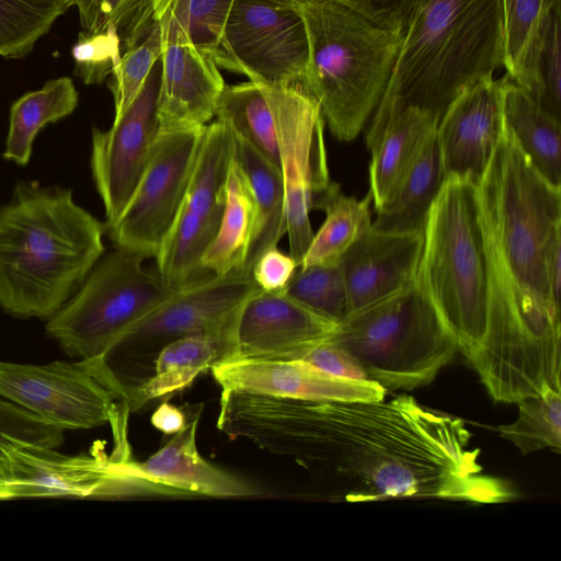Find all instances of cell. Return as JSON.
Returning <instances> with one entry per match:
<instances>
[{"label": "cell", "mask_w": 561, "mask_h": 561, "mask_svg": "<svg viewBox=\"0 0 561 561\" xmlns=\"http://www.w3.org/2000/svg\"><path fill=\"white\" fill-rule=\"evenodd\" d=\"M217 428L331 479L350 502L515 496L481 473L462 420L410 396L339 401L221 391Z\"/></svg>", "instance_id": "obj_1"}, {"label": "cell", "mask_w": 561, "mask_h": 561, "mask_svg": "<svg viewBox=\"0 0 561 561\" xmlns=\"http://www.w3.org/2000/svg\"><path fill=\"white\" fill-rule=\"evenodd\" d=\"M489 270L486 330L561 342V186L505 127L477 183Z\"/></svg>", "instance_id": "obj_2"}, {"label": "cell", "mask_w": 561, "mask_h": 561, "mask_svg": "<svg viewBox=\"0 0 561 561\" xmlns=\"http://www.w3.org/2000/svg\"><path fill=\"white\" fill-rule=\"evenodd\" d=\"M502 0H413L388 87L371 116V151L409 107L438 119L451 102L502 65Z\"/></svg>", "instance_id": "obj_3"}, {"label": "cell", "mask_w": 561, "mask_h": 561, "mask_svg": "<svg viewBox=\"0 0 561 561\" xmlns=\"http://www.w3.org/2000/svg\"><path fill=\"white\" fill-rule=\"evenodd\" d=\"M105 231L71 190L20 182L0 206V307L14 317L50 318L103 255Z\"/></svg>", "instance_id": "obj_4"}, {"label": "cell", "mask_w": 561, "mask_h": 561, "mask_svg": "<svg viewBox=\"0 0 561 561\" xmlns=\"http://www.w3.org/2000/svg\"><path fill=\"white\" fill-rule=\"evenodd\" d=\"M304 19L309 59L304 87L340 141L357 137L390 81L403 32L379 27L329 0H291Z\"/></svg>", "instance_id": "obj_5"}, {"label": "cell", "mask_w": 561, "mask_h": 561, "mask_svg": "<svg viewBox=\"0 0 561 561\" xmlns=\"http://www.w3.org/2000/svg\"><path fill=\"white\" fill-rule=\"evenodd\" d=\"M417 285L454 333L467 360L486 331L490 284L478 186L447 176L428 213Z\"/></svg>", "instance_id": "obj_6"}, {"label": "cell", "mask_w": 561, "mask_h": 561, "mask_svg": "<svg viewBox=\"0 0 561 561\" xmlns=\"http://www.w3.org/2000/svg\"><path fill=\"white\" fill-rule=\"evenodd\" d=\"M330 341L387 390L428 385L458 350L454 333L416 280L351 312Z\"/></svg>", "instance_id": "obj_7"}, {"label": "cell", "mask_w": 561, "mask_h": 561, "mask_svg": "<svg viewBox=\"0 0 561 561\" xmlns=\"http://www.w3.org/2000/svg\"><path fill=\"white\" fill-rule=\"evenodd\" d=\"M259 289L251 272L244 268L214 276L175 291L126 330L102 355L80 360L127 403L151 377L154 359L168 343L184 336L210 335L231 340L234 345L241 308Z\"/></svg>", "instance_id": "obj_8"}, {"label": "cell", "mask_w": 561, "mask_h": 561, "mask_svg": "<svg viewBox=\"0 0 561 561\" xmlns=\"http://www.w3.org/2000/svg\"><path fill=\"white\" fill-rule=\"evenodd\" d=\"M145 260L117 245L103 253L79 290L48 318L46 333L70 356L102 355L175 293L142 267Z\"/></svg>", "instance_id": "obj_9"}, {"label": "cell", "mask_w": 561, "mask_h": 561, "mask_svg": "<svg viewBox=\"0 0 561 561\" xmlns=\"http://www.w3.org/2000/svg\"><path fill=\"white\" fill-rule=\"evenodd\" d=\"M126 413L110 422L114 448L95 443L89 454L70 456L25 439L11 438L0 450V500L43 496L119 497L135 495Z\"/></svg>", "instance_id": "obj_10"}, {"label": "cell", "mask_w": 561, "mask_h": 561, "mask_svg": "<svg viewBox=\"0 0 561 561\" xmlns=\"http://www.w3.org/2000/svg\"><path fill=\"white\" fill-rule=\"evenodd\" d=\"M233 153L231 130L217 119L206 125L182 205L154 257L158 276L174 291L210 277L201 261L222 218Z\"/></svg>", "instance_id": "obj_11"}, {"label": "cell", "mask_w": 561, "mask_h": 561, "mask_svg": "<svg viewBox=\"0 0 561 561\" xmlns=\"http://www.w3.org/2000/svg\"><path fill=\"white\" fill-rule=\"evenodd\" d=\"M263 85L276 127L289 254L299 266L313 236L309 213L332 183L323 137L324 121L319 104L302 84Z\"/></svg>", "instance_id": "obj_12"}, {"label": "cell", "mask_w": 561, "mask_h": 561, "mask_svg": "<svg viewBox=\"0 0 561 561\" xmlns=\"http://www.w3.org/2000/svg\"><path fill=\"white\" fill-rule=\"evenodd\" d=\"M309 43L291 0H234L214 56L250 81L305 84Z\"/></svg>", "instance_id": "obj_13"}, {"label": "cell", "mask_w": 561, "mask_h": 561, "mask_svg": "<svg viewBox=\"0 0 561 561\" xmlns=\"http://www.w3.org/2000/svg\"><path fill=\"white\" fill-rule=\"evenodd\" d=\"M205 127L158 133L131 198L106 230L114 245L157 256L182 205Z\"/></svg>", "instance_id": "obj_14"}, {"label": "cell", "mask_w": 561, "mask_h": 561, "mask_svg": "<svg viewBox=\"0 0 561 561\" xmlns=\"http://www.w3.org/2000/svg\"><path fill=\"white\" fill-rule=\"evenodd\" d=\"M0 397L64 430L110 423L123 403L81 360L0 362Z\"/></svg>", "instance_id": "obj_15"}, {"label": "cell", "mask_w": 561, "mask_h": 561, "mask_svg": "<svg viewBox=\"0 0 561 561\" xmlns=\"http://www.w3.org/2000/svg\"><path fill=\"white\" fill-rule=\"evenodd\" d=\"M160 82L161 57L134 100L114 117L111 128H93L91 170L104 205L106 230L119 219L148 164L159 133Z\"/></svg>", "instance_id": "obj_16"}, {"label": "cell", "mask_w": 561, "mask_h": 561, "mask_svg": "<svg viewBox=\"0 0 561 561\" xmlns=\"http://www.w3.org/2000/svg\"><path fill=\"white\" fill-rule=\"evenodd\" d=\"M336 327L337 323L285 290L259 289L241 308L229 359H297L308 350L330 341Z\"/></svg>", "instance_id": "obj_17"}, {"label": "cell", "mask_w": 561, "mask_h": 561, "mask_svg": "<svg viewBox=\"0 0 561 561\" xmlns=\"http://www.w3.org/2000/svg\"><path fill=\"white\" fill-rule=\"evenodd\" d=\"M504 77L484 78L458 95L440 117L436 139L446 176L478 183L501 139Z\"/></svg>", "instance_id": "obj_18"}, {"label": "cell", "mask_w": 561, "mask_h": 561, "mask_svg": "<svg viewBox=\"0 0 561 561\" xmlns=\"http://www.w3.org/2000/svg\"><path fill=\"white\" fill-rule=\"evenodd\" d=\"M210 369L222 391L339 401L382 400L387 393L375 381L336 377L294 359L237 358Z\"/></svg>", "instance_id": "obj_19"}, {"label": "cell", "mask_w": 561, "mask_h": 561, "mask_svg": "<svg viewBox=\"0 0 561 561\" xmlns=\"http://www.w3.org/2000/svg\"><path fill=\"white\" fill-rule=\"evenodd\" d=\"M161 28L159 131L202 128L215 116L225 81L214 58L172 30Z\"/></svg>", "instance_id": "obj_20"}, {"label": "cell", "mask_w": 561, "mask_h": 561, "mask_svg": "<svg viewBox=\"0 0 561 561\" xmlns=\"http://www.w3.org/2000/svg\"><path fill=\"white\" fill-rule=\"evenodd\" d=\"M193 417L157 453L145 461H131V477L139 494L251 496L257 489L206 461L198 453L196 433L202 414Z\"/></svg>", "instance_id": "obj_21"}, {"label": "cell", "mask_w": 561, "mask_h": 561, "mask_svg": "<svg viewBox=\"0 0 561 561\" xmlns=\"http://www.w3.org/2000/svg\"><path fill=\"white\" fill-rule=\"evenodd\" d=\"M423 241V232L383 231L371 226L351 245L339 260L350 313L414 283Z\"/></svg>", "instance_id": "obj_22"}, {"label": "cell", "mask_w": 561, "mask_h": 561, "mask_svg": "<svg viewBox=\"0 0 561 561\" xmlns=\"http://www.w3.org/2000/svg\"><path fill=\"white\" fill-rule=\"evenodd\" d=\"M436 129L388 199L376 209L375 229L424 232L426 219L445 180Z\"/></svg>", "instance_id": "obj_23"}, {"label": "cell", "mask_w": 561, "mask_h": 561, "mask_svg": "<svg viewBox=\"0 0 561 561\" xmlns=\"http://www.w3.org/2000/svg\"><path fill=\"white\" fill-rule=\"evenodd\" d=\"M233 342L210 335H191L174 340L158 353L151 377L129 398L130 411L147 402L172 394L190 386L204 370L227 360Z\"/></svg>", "instance_id": "obj_24"}, {"label": "cell", "mask_w": 561, "mask_h": 561, "mask_svg": "<svg viewBox=\"0 0 561 561\" xmlns=\"http://www.w3.org/2000/svg\"><path fill=\"white\" fill-rule=\"evenodd\" d=\"M503 117L531 164L550 183L561 186V119L543 110L506 75Z\"/></svg>", "instance_id": "obj_25"}, {"label": "cell", "mask_w": 561, "mask_h": 561, "mask_svg": "<svg viewBox=\"0 0 561 561\" xmlns=\"http://www.w3.org/2000/svg\"><path fill=\"white\" fill-rule=\"evenodd\" d=\"M439 119L425 111L409 107L386 128L370 151V193L375 210L392 194Z\"/></svg>", "instance_id": "obj_26"}, {"label": "cell", "mask_w": 561, "mask_h": 561, "mask_svg": "<svg viewBox=\"0 0 561 561\" xmlns=\"http://www.w3.org/2000/svg\"><path fill=\"white\" fill-rule=\"evenodd\" d=\"M232 135L234 158L247 176L255 205V225L244 265V270L251 272L259 256L277 247L287 232L285 190L279 168L248 141Z\"/></svg>", "instance_id": "obj_27"}, {"label": "cell", "mask_w": 561, "mask_h": 561, "mask_svg": "<svg viewBox=\"0 0 561 561\" xmlns=\"http://www.w3.org/2000/svg\"><path fill=\"white\" fill-rule=\"evenodd\" d=\"M255 225L253 195L233 153L226 203L218 231L202 256V267L211 276L244 268Z\"/></svg>", "instance_id": "obj_28"}, {"label": "cell", "mask_w": 561, "mask_h": 561, "mask_svg": "<svg viewBox=\"0 0 561 561\" xmlns=\"http://www.w3.org/2000/svg\"><path fill=\"white\" fill-rule=\"evenodd\" d=\"M371 202L370 191L363 199H357L344 195L340 186L332 182L313 204V209L325 213V220L313 233L298 267L339 262L347 249L371 227Z\"/></svg>", "instance_id": "obj_29"}, {"label": "cell", "mask_w": 561, "mask_h": 561, "mask_svg": "<svg viewBox=\"0 0 561 561\" xmlns=\"http://www.w3.org/2000/svg\"><path fill=\"white\" fill-rule=\"evenodd\" d=\"M78 102L79 93L69 77L49 80L41 89L23 94L10 110L3 158L25 165L38 131L71 114Z\"/></svg>", "instance_id": "obj_30"}, {"label": "cell", "mask_w": 561, "mask_h": 561, "mask_svg": "<svg viewBox=\"0 0 561 561\" xmlns=\"http://www.w3.org/2000/svg\"><path fill=\"white\" fill-rule=\"evenodd\" d=\"M561 0H547L519 75L512 80L561 119Z\"/></svg>", "instance_id": "obj_31"}, {"label": "cell", "mask_w": 561, "mask_h": 561, "mask_svg": "<svg viewBox=\"0 0 561 561\" xmlns=\"http://www.w3.org/2000/svg\"><path fill=\"white\" fill-rule=\"evenodd\" d=\"M215 116L279 168L275 121L262 82L225 85Z\"/></svg>", "instance_id": "obj_32"}, {"label": "cell", "mask_w": 561, "mask_h": 561, "mask_svg": "<svg viewBox=\"0 0 561 561\" xmlns=\"http://www.w3.org/2000/svg\"><path fill=\"white\" fill-rule=\"evenodd\" d=\"M66 9L76 8L82 32L115 34L122 54L137 44L156 22L159 0H61Z\"/></svg>", "instance_id": "obj_33"}, {"label": "cell", "mask_w": 561, "mask_h": 561, "mask_svg": "<svg viewBox=\"0 0 561 561\" xmlns=\"http://www.w3.org/2000/svg\"><path fill=\"white\" fill-rule=\"evenodd\" d=\"M518 416L499 427L500 435L524 455L542 449L561 453V388H545L518 403Z\"/></svg>", "instance_id": "obj_34"}, {"label": "cell", "mask_w": 561, "mask_h": 561, "mask_svg": "<svg viewBox=\"0 0 561 561\" xmlns=\"http://www.w3.org/2000/svg\"><path fill=\"white\" fill-rule=\"evenodd\" d=\"M233 1L159 0L154 20L214 58Z\"/></svg>", "instance_id": "obj_35"}, {"label": "cell", "mask_w": 561, "mask_h": 561, "mask_svg": "<svg viewBox=\"0 0 561 561\" xmlns=\"http://www.w3.org/2000/svg\"><path fill=\"white\" fill-rule=\"evenodd\" d=\"M66 10L61 0H0V56L26 57Z\"/></svg>", "instance_id": "obj_36"}, {"label": "cell", "mask_w": 561, "mask_h": 561, "mask_svg": "<svg viewBox=\"0 0 561 561\" xmlns=\"http://www.w3.org/2000/svg\"><path fill=\"white\" fill-rule=\"evenodd\" d=\"M285 293L337 324L350 313L346 287L339 262L298 267Z\"/></svg>", "instance_id": "obj_37"}, {"label": "cell", "mask_w": 561, "mask_h": 561, "mask_svg": "<svg viewBox=\"0 0 561 561\" xmlns=\"http://www.w3.org/2000/svg\"><path fill=\"white\" fill-rule=\"evenodd\" d=\"M162 49L161 28L156 21L137 44L122 54L108 80L114 99V117L121 115L139 92L151 68L161 57Z\"/></svg>", "instance_id": "obj_38"}, {"label": "cell", "mask_w": 561, "mask_h": 561, "mask_svg": "<svg viewBox=\"0 0 561 561\" xmlns=\"http://www.w3.org/2000/svg\"><path fill=\"white\" fill-rule=\"evenodd\" d=\"M547 0H502L503 54L506 76L519 75L527 48L539 26Z\"/></svg>", "instance_id": "obj_39"}, {"label": "cell", "mask_w": 561, "mask_h": 561, "mask_svg": "<svg viewBox=\"0 0 561 561\" xmlns=\"http://www.w3.org/2000/svg\"><path fill=\"white\" fill-rule=\"evenodd\" d=\"M71 54L73 73L85 84H99L112 75L122 57V47L113 33L89 34L81 31Z\"/></svg>", "instance_id": "obj_40"}, {"label": "cell", "mask_w": 561, "mask_h": 561, "mask_svg": "<svg viewBox=\"0 0 561 561\" xmlns=\"http://www.w3.org/2000/svg\"><path fill=\"white\" fill-rule=\"evenodd\" d=\"M64 431L9 400L0 398V450L11 438L56 448L64 442Z\"/></svg>", "instance_id": "obj_41"}, {"label": "cell", "mask_w": 561, "mask_h": 561, "mask_svg": "<svg viewBox=\"0 0 561 561\" xmlns=\"http://www.w3.org/2000/svg\"><path fill=\"white\" fill-rule=\"evenodd\" d=\"M294 360L305 362L336 377L354 380H369L356 358L345 348L332 341L324 342L308 350Z\"/></svg>", "instance_id": "obj_42"}, {"label": "cell", "mask_w": 561, "mask_h": 561, "mask_svg": "<svg viewBox=\"0 0 561 561\" xmlns=\"http://www.w3.org/2000/svg\"><path fill=\"white\" fill-rule=\"evenodd\" d=\"M298 268L297 261L277 247L264 251L252 266L254 283L263 291L285 290Z\"/></svg>", "instance_id": "obj_43"}, {"label": "cell", "mask_w": 561, "mask_h": 561, "mask_svg": "<svg viewBox=\"0 0 561 561\" xmlns=\"http://www.w3.org/2000/svg\"><path fill=\"white\" fill-rule=\"evenodd\" d=\"M363 15L373 24L403 32L413 0H329Z\"/></svg>", "instance_id": "obj_44"}, {"label": "cell", "mask_w": 561, "mask_h": 561, "mask_svg": "<svg viewBox=\"0 0 561 561\" xmlns=\"http://www.w3.org/2000/svg\"><path fill=\"white\" fill-rule=\"evenodd\" d=\"M184 413L170 403H162L151 415V424L165 435H174L186 424Z\"/></svg>", "instance_id": "obj_45"}]
</instances>
